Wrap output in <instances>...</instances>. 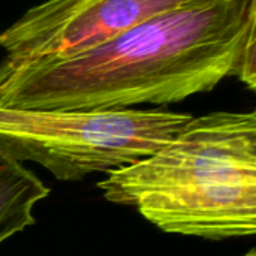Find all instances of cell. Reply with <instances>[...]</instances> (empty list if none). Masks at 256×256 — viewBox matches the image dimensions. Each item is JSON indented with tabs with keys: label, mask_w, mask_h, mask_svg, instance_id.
Instances as JSON below:
<instances>
[{
	"label": "cell",
	"mask_w": 256,
	"mask_h": 256,
	"mask_svg": "<svg viewBox=\"0 0 256 256\" xmlns=\"http://www.w3.org/2000/svg\"><path fill=\"white\" fill-rule=\"evenodd\" d=\"M255 27L256 0H206L68 57L2 60L0 106L105 111L182 102L234 75Z\"/></svg>",
	"instance_id": "obj_1"
},
{
	"label": "cell",
	"mask_w": 256,
	"mask_h": 256,
	"mask_svg": "<svg viewBox=\"0 0 256 256\" xmlns=\"http://www.w3.org/2000/svg\"><path fill=\"white\" fill-rule=\"evenodd\" d=\"M105 200L172 234L225 240L256 231V114L192 117L150 156L108 172Z\"/></svg>",
	"instance_id": "obj_2"
},
{
	"label": "cell",
	"mask_w": 256,
	"mask_h": 256,
	"mask_svg": "<svg viewBox=\"0 0 256 256\" xmlns=\"http://www.w3.org/2000/svg\"><path fill=\"white\" fill-rule=\"evenodd\" d=\"M192 118L165 110L40 111L0 106V148L57 180L132 165L170 142Z\"/></svg>",
	"instance_id": "obj_3"
},
{
	"label": "cell",
	"mask_w": 256,
	"mask_h": 256,
	"mask_svg": "<svg viewBox=\"0 0 256 256\" xmlns=\"http://www.w3.org/2000/svg\"><path fill=\"white\" fill-rule=\"evenodd\" d=\"M206 0H46L4 32V62L68 57L94 48L166 12Z\"/></svg>",
	"instance_id": "obj_4"
},
{
	"label": "cell",
	"mask_w": 256,
	"mask_h": 256,
	"mask_svg": "<svg viewBox=\"0 0 256 256\" xmlns=\"http://www.w3.org/2000/svg\"><path fill=\"white\" fill-rule=\"evenodd\" d=\"M48 194L39 177L0 148V244L34 224L32 210Z\"/></svg>",
	"instance_id": "obj_5"
},
{
	"label": "cell",
	"mask_w": 256,
	"mask_h": 256,
	"mask_svg": "<svg viewBox=\"0 0 256 256\" xmlns=\"http://www.w3.org/2000/svg\"><path fill=\"white\" fill-rule=\"evenodd\" d=\"M234 76H237L250 90L256 88V33L248 39L238 57Z\"/></svg>",
	"instance_id": "obj_6"
},
{
	"label": "cell",
	"mask_w": 256,
	"mask_h": 256,
	"mask_svg": "<svg viewBox=\"0 0 256 256\" xmlns=\"http://www.w3.org/2000/svg\"><path fill=\"white\" fill-rule=\"evenodd\" d=\"M244 256H256V250L255 249H250V250H249V252H248Z\"/></svg>",
	"instance_id": "obj_7"
}]
</instances>
